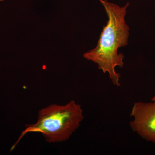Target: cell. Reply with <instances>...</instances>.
Masks as SVG:
<instances>
[{"instance_id": "cell-1", "label": "cell", "mask_w": 155, "mask_h": 155, "mask_svg": "<svg viewBox=\"0 0 155 155\" xmlns=\"http://www.w3.org/2000/svg\"><path fill=\"white\" fill-rule=\"evenodd\" d=\"M104 8L108 17L107 22L104 26L97 45L94 48L84 53L83 57L97 64L99 69L104 73L107 72L114 85L119 83L120 74L115 68L124 66L125 56L118 53V49L128 45L129 28L125 17L130 3L120 7L107 0H99Z\"/></svg>"}, {"instance_id": "cell-2", "label": "cell", "mask_w": 155, "mask_h": 155, "mask_svg": "<svg viewBox=\"0 0 155 155\" xmlns=\"http://www.w3.org/2000/svg\"><path fill=\"white\" fill-rule=\"evenodd\" d=\"M84 118L81 106L73 100L64 105L51 104L42 108L39 111L36 123L26 125L11 151L28 133L42 134L49 143L66 141L79 127Z\"/></svg>"}, {"instance_id": "cell-3", "label": "cell", "mask_w": 155, "mask_h": 155, "mask_svg": "<svg viewBox=\"0 0 155 155\" xmlns=\"http://www.w3.org/2000/svg\"><path fill=\"white\" fill-rule=\"evenodd\" d=\"M131 129L140 137L155 144V102L134 103L130 114Z\"/></svg>"}, {"instance_id": "cell-4", "label": "cell", "mask_w": 155, "mask_h": 155, "mask_svg": "<svg viewBox=\"0 0 155 155\" xmlns=\"http://www.w3.org/2000/svg\"><path fill=\"white\" fill-rule=\"evenodd\" d=\"M152 101L154 102H155V95L153 97L152 99Z\"/></svg>"}, {"instance_id": "cell-5", "label": "cell", "mask_w": 155, "mask_h": 155, "mask_svg": "<svg viewBox=\"0 0 155 155\" xmlns=\"http://www.w3.org/2000/svg\"><path fill=\"white\" fill-rule=\"evenodd\" d=\"M3 0H0V1H3Z\"/></svg>"}]
</instances>
